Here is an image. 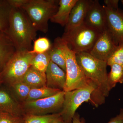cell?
<instances>
[{"instance_id":"cell-21","label":"cell","mask_w":123,"mask_h":123,"mask_svg":"<svg viewBox=\"0 0 123 123\" xmlns=\"http://www.w3.org/2000/svg\"><path fill=\"white\" fill-rule=\"evenodd\" d=\"M51 61L57 65L66 72V62L64 56L59 47L53 43L48 51Z\"/></svg>"},{"instance_id":"cell-28","label":"cell","mask_w":123,"mask_h":123,"mask_svg":"<svg viewBox=\"0 0 123 123\" xmlns=\"http://www.w3.org/2000/svg\"><path fill=\"white\" fill-rule=\"evenodd\" d=\"M118 0H105L104 3L106 7L113 9L119 8Z\"/></svg>"},{"instance_id":"cell-12","label":"cell","mask_w":123,"mask_h":123,"mask_svg":"<svg viewBox=\"0 0 123 123\" xmlns=\"http://www.w3.org/2000/svg\"><path fill=\"white\" fill-rule=\"evenodd\" d=\"M93 1L78 0L72 9L64 31L75 28L84 23L88 9Z\"/></svg>"},{"instance_id":"cell-19","label":"cell","mask_w":123,"mask_h":123,"mask_svg":"<svg viewBox=\"0 0 123 123\" xmlns=\"http://www.w3.org/2000/svg\"><path fill=\"white\" fill-rule=\"evenodd\" d=\"M12 8L8 0H0V31L6 33Z\"/></svg>"},{"instance_id":"cell-10","label":"cell","mask_w":123,"mask_h":123,"mask_svg":"<svg viewBox=\"0 0 123 123\" xmlns=\"http://www.w3.org/2000/svg\"><path fill=\"white\" fill-rule=\"evenodd\" d=\"M117 46L106 30L101 33L89 53L98 59L107 62Z\"/></svg>"},{"instance_id":"cell-4","label":"cell","mask_w":123,"mask_h":123,"mask_svg":"<svg viewBox=\"0 0 123 123\" xmlns=\"http://www.w3.org/2000/svg\"><path fill=\"white\" fill-rule=\"evenodd\" d=\"M53 43L61 49L65 58L66 81L64 91L75 90L89 85L90 81L86 79L77 63L76 53L70 50L66 42L60 37L56 38Z\"/></svg>"},{"instance_id":"cell-3","label":"cell","mask_w":123,"mask_h":123,"mask_svg":"<svg viewBox=\"0 0 123 123\" xmlns=\"http://www.w3.org/2000/svg\"><path fill=\"white\" fill-rule=\"evenodd\" d=\"M59 0H25L23 9L37 31L44 33L48 30V21L56 13Z\"/></svg>"},{"instance_id":"cell-8","label":"cell","mask_w":123,"mask_h":123,"mask_svg":"<svg viewBox=\"0 0 123 123\" xmlns=\"http://www.w3.org/2000/svg\"><path fill=\"white\" fill-rule=\"evenodd\" d=\"M65 92L61 91L54 96L24 102L22 109L26 115H44L59 113L63 105Z\"/></svg>"},{"instance_id":"cell-29","label":"cell","mask_w":123,"mask_h":123,"mask_svg":"<svg viewBox=\"0 0 123 123\" xmlns=\"http://www.w3.org/2000/svg\"><path fill=\"white\" fill-rule=\"evenodd\" d=\"M107 123H123V109H121L119 114L111 118Z\"/></svg>"},{"instance_id":"cell-11","label":"cell","mask_w":123,"mask_h":123,"mask_svg":"<svg viewBox=\"0 0 123 123\" xmlns=\"http://www.w3.org/2000/svg\"><path fill=\"white\" fill-rule=\"evenodd\" d=\"M84 23L101 33L106 30L105 10L98 0L93 1L88 9Z\"/></svg>"},{"instance_id":"cell-31","label":"cell","mask_w":123,"mask_h":123,"mask_svg":"<svg viewBox=\"0 0 123 123\" xmlns=\"http://www.w3.org/2000/svg\"><path fill=\"white\" fill-rule=\"evenodd\" d=\"M50 123H66L63 120V119L61 117L60 118H58L54 121Z\"/></svg>"},{"instance_id":"cell-24","label":"cell","mask_w":123,"mask_h":123,"mask_svg":"<svg viewBox=\"0 0 123 123\" xmlns=\"http://www.w3.org/2000/svg\"><path fill=\"white\" fill-rule=\"evenodd\" d=\"M51 45L47 38L40 37L34 41L33 49L31 52L35 54L44 53L49 50Z\"/></svg>"},{"instance_id":"cell-27","label":"cell","mask_w":123,"mask_h":123,"mask_svg":"<svg viewBox=\"0 0 123 123\" xmlns=\"http://www.w3.org/2000/svg\"><path fill=\"white\" fill-rule=\"evenodd\" d=\"M23 117L0 111V123H22Z\"/></svg>"},{"instance_id":"cell-5","label":"cell","mask_w":123,"mask_h":123,"mask_svg":"<svg viewBox=\"0 0 123 123\" xmlns=\"http://www.w3.org/2000/svg\"><path fill=\"white\" fill-rule=\"evenodd\" d=\"M101 33L84 23L64 31L61 38L76 54L82 52L89 53Z\"/></svg>"},{"instance_id":"cell-1","label":"cell","mask_w":123,"mask_h":123,"mask_svg":"<svg viewBox=\"0 0 123 123\" xmlns=\"http://www.w3.org/2000/svg\"><path fill=\"white\" fill-rule=\"evenodd\" d=\"M76 60L86 79L96 86V90L93 94V105L98 106L104 103L111 91L108 83L107 63L88 52L76 53Z\"/></svg>"},{"instance_id":"cell-26","label":"cell","mask_w":123,"mask_h":123,"mask_svg":"<svg viewBox=\"0 0 123 123\" xmlns=\"http://www.w3.org/2000/svg\"><path fill=\"white\" fill-rule=\"evenodd\" d=\"M107 65L118 64L123 66V42L117 46L111 56L107 62Z\"/></svg>"},{"instance_id":"cell-9","label":"cell","mask_w":123,"mask_h":123,"mask_svg":"<svg viewBox=\"0 0 123 123\" xmlns=\"http://www.w3.org/2000/svg\"><path fill=\"white\" fill-rule=\"evenodd\" d=\"M103 6L106 14V30L118 46L123 42V10Z\"/></svg>"},{"instance_id":"cell-18","label":"cell","mask_w":123,"mask_h":123,"mask_svg":"<svg viewBox=\"0 0 123 123\" xmlns=\"http://www.w3.org/2000/svg\"><path fill=\"white\" fill-rule=\"evenodd\" d=\"M61 91H63L49 88L47 86L39 88H32L31 89L28 98L25 102L49 98L54 96Z\"/></svg>"},{"instance_id":"cell-17","label":"cell","mask_w":123,"mask_h":123,"mask_svg":"<svg viewBox=\"0 0 123 123\" xmlns=\"http://www.w3.org/2000/svg\"><path fill=\"white\" fill-rule=\"evenodd\" d=\"M22 107L17 103L8 93L0 90V111L21 116Z\"/></svg>"},{"instance_id":"cell-20","label":"cell","mask_w":123,"mask_h":123,"mask_svg":"<svg viewBox=\"0 0 123 123\" xmlns=\"http://www.w3.org/2000/svg\"><path fill=\"white\" fill-rule=\"evenodd\" d=\"M111 72L108 75V83L110 90L115 87L117 83H123V66L118 64L110 66Z\"/></svg>"},{"instance_id":"cell-14","label":"cell","mask_w":123,"mask_h":123,"mask_svg":"<svg viewBox=\"0 0 123 123\" xmlns=\"http://www.w3.org/2000/svg\"><path fill=\"white\" fill-rule=\"evenodd\" d=\"M16 51L13 43L8 35L0 31V70L1 72Z\"/></svg>"},{"instance_id":"cell-7","label":"cell","mask_w":123,"mask_h":123,"mask_svg":"<svg viewBox=\"0 0 123 123\" xmlns=\"http://www.w3.org/2000/svg\"><path fill=\"white\" fill-rule=\"evenodd\" d=\"M96 90V86L90 81L85 87L65 92L63 105L60 112L63 120L66 123H72L76 111L82 103L89 101L92 103L93 94Z\"/></svg>"},{"instance_id":"cell-6","label":"cell","mask_w":123,"mask_h":123,"mask_svg":"<svg viewBox=\"0 0 123 123\" xmlns=\"http://www.w3.org/2000/svg\"><path fill=\"white\" fill-rule=\"evenodd\" d=\"M30 51H16L0 73V79L11 86L22 81L35 55Z\"/></svg>"},{"instance_id":"cell-30","label":"cell","mask_w":123,"mask_h":123,"mask_svg":"<svg viewBox=\"0 0 123 123\" xmlns=\"http://www.w3.org/2000/svg\"><path fill=\"white\" fill-rule=\"evenodd\" d=\"M72 123H86L84 119L80 118L78 113L76 112L73 117Z\"/></svg>"},{"instance_id":"cell-23","label":"cell","mask_w":123,"mask_h":123,"mask_svg":"<svg viewBox=\"0 0 123 123\" xmlns=\"http://www.w3.org/2000/svg\"><path fill=\"white\" fill-rule=\"evenodd\" d=\"M50 61L48 51L35 54L31 62V66L40 72L45 73Z\"/></svg>"},{"instance_id":"cell-2","label":"cell","mask_w":123,"mask_h":123,"mask_svg":"<svg viewBox=\"0 0 123 123\" xmlns=\"http://www.w3.org/2000/svg\"><path fill=\"white\" fill-rule=\"evenodd\" d=\"M37 31L23 9L12 7L6 33L16 51L32 50V43L36 38Z\"/></svg>"},{"instance_id":"cell-22","label":"cell","mask_w":123,"mask_h":123,"mask_svg":"<svg viewBox=\"0 0 123 123\" xmlns=\"http://www.w3.org/2000/svg\"><path fill=\"white\" fill-rule=\"evenodd\" d=\"M61 117L60 112L44 115H26L22 123H50Z\"/></svg>"},{"instance_id":"cell-32","label":"cell","mask_w":123,"mask_h":123,"mask_svg":"<svg viewBox=\"0 0 123 123\" xmlns=\"http://www.w3.org/2000/svg\"><path fill=\"white\" fill-rule=\"evenodd\" d=\"M121 2H122V4H123V0H121Z\"/></svg>"},{"instance_id":"cell-13","label":"cell","mask_w":123,"mask_h":123,"mask_svg":"<svg viewBox=\"0 0 123 123\" xmlns=\"http://www.w3.org/2000/svg\"><path fill=\"white\" fill-rule=\"evenodd\" d=\"M45 74L46 86L64 91L66 85V74L63 69L50 61Z\"/></svg>"},{"instance_id":"cell-25","label":"cell","mask_w":123,"mask_h":123,"mask_svg":"<svg viewBox=\"0 0 123 123\" xmlns=\"http://www.w3.org/2000/svg\"><path fill=\"white\" fill-rule=\"evenodd\" d=\"M11 86L19 99L24 102H25L31 88L22 81L15 83Z\"/></svg>"},{"instance_id":"cell-16","label":"cell","mask_w":123,"mask_h":123,"mask_svg":"<svg viewBox=\"0 0 123 123\" xmlns=\"http://www.w3.org/2000/svg\"><path fill=\"white\" fill-rule=\"evenodd\" d=\"M22 81L31 89L46 86V74L31 66L25 74Z\"/></svg>"},{"instance_id":"cell-15","label":"cell","mask_w":123,"mask_h":123,"mask_svg":"<svg viewBox=\"0 0 123 123\" xmlns=\"http://www.w3.org/2000/svg\"><path fill=\"white\" fill-rule=\"evenodd\" d=\"M78 0H60L56 13L50 19L51 22L65 26L68 23L72 9Z\"/></svg>"}]
</instances>
